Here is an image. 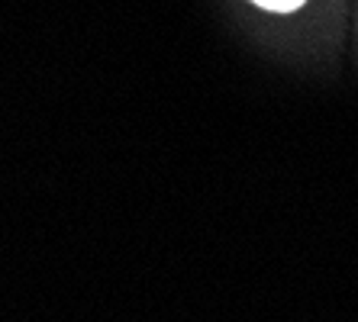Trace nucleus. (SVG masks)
<instances>
[{
	"label": "nucleus",
	"instance_id": "1",
	"mask_svg": "<svg viewBox=\"0 0 358 322\" xmlns=\"http://www.w3.org/2000/svg\"><path fill=\"white\" fill-rule=\"evenodd\" d=\"M255 7L271 10V13H294L297 7H303L307 0H252Z\"/></svg>",
	"mask_w": 358,
	"mask_h": 322
}]
</instances>
